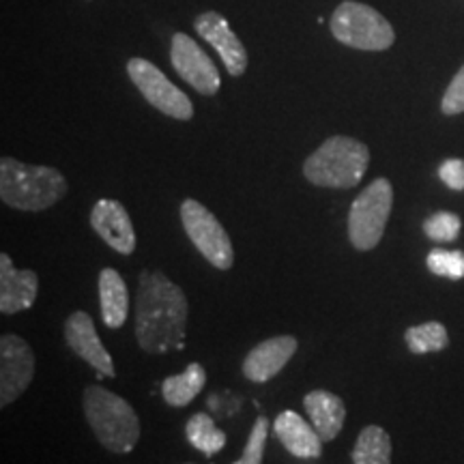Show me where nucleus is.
Wrapping results in <instances>:
<instances>
[{
  "label": "nucleus",
  "instance_id": "obj_1",
  "mask_svg": "<svg viewBox=\"0 0 464 464\" xmlns=\"http://www.w3.org/2000/svg\"><path fill=\"white\" fill-rule=\"evenodd\" d=\"M188 297L160 271H142L136 293V340L153 355L183 346Z\"/></svg>",
  "mask_w": 464,
  "mask_h": 464
},
{
  "label": "nucleus",
  "instance_id": "obj_2",
  "mask_svg": "<svg viewBox=\"0 0 464 464\" xmlns=\"http://www.w3.org/2000/svg\"><path fill=\"white\" fill-rule=\"evenodd\" d=\"M67 181L56 168L0 160V198L17 211H44L65 198Z\"/></svg>",
  "mask_w": 464,
  "mask_h": 464
},
{
  "label": "nucleus",
  "instance_id": "obj_3",
  "mask_svg": "<svg viewBox=\"0 0 464 464\" xmlns=\"http://www.w3.org/2000/svg\"><path fill=\"white\" fill-rule=\"evenodd\" d=\"M84 415L100 443L112 454H130L140 440V420L131 404L106 387L91 385L84 392Z\"/></svg>",
  "mask_w": 464,
  "mask_h": 464
},
{
  "label": "nucleus",
  "instance_id": "obj_4",
  "mask_svg": "<svg viewBox=\"0 0 464 464\" xmlns=\"http://www.w3.org/2000/svg\"><path fill=\"white\" fill-rule=\"evenodd\" d=\"M370 166V149L348 136L327 138L304 164L312 185L332 189H351L359 185Z\"/></svg>",
  "mask_w": 464,
  "mask_h": 464
},
{
  "label": "nucleus",
  "instance_id": "obj_5",
  "mask_svg": "<svg viewBox=\"0 0 464 464\" xmlns=\"http://www.w3.org/2000/svg\"><path fill=\"white\" fill-rule=\"evenodd\" d=\"M329 28L340 44L363 52L387 50L396 42V33L387 17H382L370 5L355 0H344L335 7Z\"/></svg>",
  "mask_w": 464,
  "mask_h": 464
},
{
  "label": "nucleus",
  "instance_id": "obj_6",
  "mask_svg": "<svg viewBox=\"0 0 464 464\" xmlns=\"http://www.w3.org/2000/svg\"><path fill=\"white\" fill-rule=\"evenodd\" d=\"M393 207V188L387 179H376L353 200L348 211V239L359 252L379 246Z\"/></svg>",
  "mask_w": 464,
  "mask_h": 464
},
{
  "label": "nucleus",
  "instance_id": "obj_7",
  "mask_svg": "<svg viewBox=\"0 0 464 464\" xmlns=\"http://www.w3.org/2000/svg\"><path fill=\"white\" fill-rule=\"evenodd\" d=\"M181 222L189 241L216 269L226 271L235 265V249L228 232L202 202L194 198L185 200L181 205Z\"/></svg>",
  "mask_w": 464,
  "mask_h": 464
},
{
  "label": "nucleus",
  "instance_id": "obj_8",
  "mask_svg": "<svg viewBox=\"0 0 464 464\" xmlns=\"http://www.w3.org/2000/svg\"><path fill=\"white\" fill-rule=\"evenodd\" d=\"M127 73H130L131 82L138 86V91L142 92L144 100L160 112L177 121H189L194 116V103L189 97L147 58H131L127 63Z\"/></svg>",
  "mask_w": 464,
  "mask_h": 464
},
{
  "label": "nucleus",
  "instance_id": "obj_9",
  "mask_svg": "<svg viewBox=\"0 0 464 464\" xmlns=\"http://www.w3.org/2000/svg\"><path fill=\"white\" fill-rule=\"evenodd\" d=\"M170 63L174 72L181 75V80H185L191 89L198 91L200 95H216L222 86L216 63L189 34H172Z\"/></svg>",
  "mask_w": 464,
  "mask_h": 464
},
{
  "label": "nucleus",
  "instance_id": "obj_10",
  "mask_svg": "<svg viewBox=\"0 0 464 464\" xmlns=\"http://www.w3.org/2000/svg\"><path fill=\"white\" fill-rule=\"evenodd\" d=\"M34 374L33 348L20 335L0 338V406L15 402L31 385Z\"/></svg>",
  "mask_w": 464,
  "mask_h": 464
},
{
  "label": "nucleus",
  "instance_id": "obj_11",
  "mask_svg": "<svg viewBox=\"0 0 464 464\" xmlns=\"http://www.w3.org/2000/svg\"><path fill=\"white\" fill-rule=\"evenodd\" d=\"M194 28L198 37L216 48L219 58L224 61V67L228 69L232 78H239L247 69V52L241 39L232 31L228 20L218 11H205L194 20Z\"/></svg>",
  "mask_w": 464,
  "mask_h": 464
},
{
  "label": "nucleus",
  "instance_id": "obj_12",
  "mask_svg": "<svg viewBox=\"0 0 464 464\" xmlns=\"http://www.w3.org/2000/svg\"><path fill=\"white\" fill-rule=\"evenodd\" d=\"M65 340L78 357L92 365L102 376H116L112 357L108 355L106 346L102 344L95 332V323L86 312H73L65 321Z\"/></svg>",
  "mask_w": 464,
  "mask_h": 464
},
{
  "label": "nucleus",
  "instance_id": "obj_13",
  "mask_svg": "<svg viewBox=\"0 0 464 464\" xmlns=\"http://www.w3.org/2000/svg\"><path fill=\"white\" fill-rule=\"evenodd\" d=\"M91 226L114 252L130 256L136 249V232L130 213L119 200H100L91 211Z\"/></svg>",
  "mask_w": 464,
  "mask_h": 464
},
{
  "label": "nucleus",
  "instance_id": "obj_14",
  "mask_svg": "<svg viewBox=\"0 0 464 464\" xmlns=\"http://www.w3.org/2000/svg\"><path fill=\"white\" fill-rule=\"evenodd\" d=\"M299 342L293 335H277L260 342L247 353L243 362V374L252 382H266L277 376L284 370V365L290 362V357L297 353Z\"/></svg>",
  "mask_w": 464,
  "mask_h": 464
},
{
  "label": "nucleus",
  "instance_id": "obj_15",
  "mask_svg": "<svg viewBox=\"0 0 464 464\" xmlns=\"http://www.w3.org/2000/svg\"><path fill=\"white\" fill-rule=\"evenodd\" d=\"M39 277L34 271H17L9 254H0V312L17 314L34 304Z\"/></svg>",
  "mask_w": 464,
  "mask_h": 464
},
{
  "label": "nucleus",
  "instance_id": "obj_16",
  "mask_svg": "<svg viewBox=\"0 0 464 464\" xmlns=\"http://www.w3.org/2000/svg\"><path fill=\"white\" fill-rule=\"evenodd\" d=\"M276 437L286 448L290 454L304 458V460H312V458H321L323 443L321 434L312 423H307L304 417L295 413V411H284L277 415L274 423Z\"/></svg>",
  "mask_w": 464,
  "mask_h": 464
},
{
  "label": "nucleus",
  "instance_id": "obj_17",
  "mask_svg": "<svg viewBox=\"0 0 464 464\" xmlns=\"http://www.w3.org/2000/svg\"><path fill=\"white\" fill-rule=\"evenodd\" d=\"M304 406L312 426L316 428V432L321 434L324 443L334 440L342 432L346 421V406L340 396H335L332 392L316 390L307 393Z\"/></svg>",
  "mask_w": 464,
  "mask_h": 464
},
{
  "label": "nucleus",
  "instance_id": "obj_18",
  "mask_svg": "<svg viewBox=\"0 0 464 464\" xmlns=\"http://www.w3.org/2000/svg\"><path fill=\"white\" fill-rule=\"evenodd\" d=\"M100 304L102 318L110 329L123 327L130 310V295L125 280L116 269H102L100 274Z\"/></svg>",
  "mask_w": 464,
  "mask_h": 464
},
{
  "label": "nucleus",
  "instance_id": "obj_19",
  "mask_svg": "<svg viewBox=\"0 0 464 464\" xmlns=\"http://www.w3.org/2000/svg\"><path fill=\"white\" fill-rule=\"evenodd\" d=\"M207 382V372L200 363H189L185 372L177 376H168L161 382V396L170 406H188L202 392Z\"/></svg>",
  "mask_w": 464,
  "mask_h": 464
},
{
  "label": "nucleus",
  "instance_id": "obj_20",
  "mask_svg": "<svg viewBox=\"0 0 464 464\" xmlns=\"http://www.w3.org/2000/svg\"><path fill=\"white\" fill-rule=\"evenodd\" d=\"M351 456L353 464H392V437L381 426H365Z\"/></svg>",
  "mask_w": 464,
  "mask_h": 464
},
{
  "label": "nucleus",
  "instance_id": "obj_21",
  "mask_svg": "<svg viewBox=\"0 0 464 464\" xmlns=\"http://www.w3.org/2000/svg\"><path fill=\"white\" fill-rule=\"evenodd\" d=\"M185 434H188L189 443L205 456H216L226 445V434L207 413L191 415L188 426H185Z\"/></svg>",
  "mask_w": 464,
  "mask_h": 464
},
{
  "label": "nucleus",
  "instance_id": "obj_22",
  "mask_svg": "<svg viewBox=\"0 0 464 464\" xmlns=\"http://www.w3.org/2000/svg\"><path fill=\"white\" fill-rule=\"evenodd\" d=\"M404 340H406V346H409V351L415 353V355L440 353L450 344L448 329H445L443 323H437V321L423 323V324H417V327L406 329Z\"/></svg>",
  "mask_w": 464,
  "mask_h": 464
},
{
  "label": "nucleus",
  "instance_id": "obj_23",
  "mask_svg": "<svg viewBox=\"0 0 464 464\" xmlns=\"http://www.w3.org/2000/svg\"><path fill=\"white\" fill-rule=\"evenodd\" d=\"M426 265L439 277H448V280H462L464 277V252L460 249L434 247L428 254Z\"/></svg>",
  "mask_w": 464,
  "mask_h": 464
},
{
  "label": "nucleus",
  "instance_id": "obj_24",
  "mask_svg": "<svg viewBox=\"0 0 464 464\" xmlns=\"http://www.w3.org/2000/svg\"><path fill=\"white\" fill-rule=\"evenodd\" d=\"M462 222L456 213L450 211H437L423 222V232L428 239L437 243H454L460 237Z\"/></svg>",
  "mask_w": 464,
  "mask_h": 464
},
{
  "label": "nucleus",
  "instance_id": "obj_25",
  "mask_svg": "<svg viewBox=\"0 0 464 464\" xmlns=\"http://www.w3.org/2000/svg\"><path fill=\"white\" fill-rule=\"evenodd\" d=\"M266 434H269V421H266V417H258V420L254 421L252 430H249L243 456L232 464H263Z\"/></svg>",
  "mask_w": 464,
  "mask_h": 464
},
{
  "label": "nucleus",
  "instance_id": "obj_26",
  "mask_svg": "<svg viewBox=\"0 0 464 464\" xmlns=\"http://www.w3.org/2000/svg\"><path fill=\"white\" fill-rule=\"evenodd\" d=\"M440 110L448 116L464 112V67L458 69L454 80H451L448 91H445L443 102H440Z\"/></svg>",
  "mask_w": 464,
  "mask_h": 464
},
{
  "label": "nucleus",
  "instance_id": "obj_27",
  "mask_svg": "<svg viewBox=\"0 0 464 464\" xmlns=\"http://www.w3.org/2000/svg\"><path fill=\"white\" fill-rule=\"evenodd\" d=\"M440 181L454 191H464V161L462 160H445L439 168Z\"/></svg>",
  "mask_w": 464,
  "mask_h": 464
},
{
  "label": "nucleus",
  "instance_id": "obj_28",
  "mask_svg": "<svg viewBox=\"0 0 464 464\" xmlns=\"http://www.w3.org/2000/svg\"><path fill=\"white\" fill-rule=\"evenodd\" d=\"M185 464H194V462H185Z\"/></svg>",
  "mask_w": 464,
  "mask_h": 464
}]
</instances>
